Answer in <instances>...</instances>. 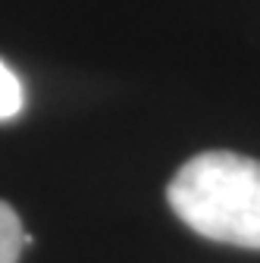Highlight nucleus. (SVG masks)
Segmentation results:
<instances>
[{"instance_id": "nucleus-2", "label": "nucleus", "mask_w": 260, "mask_h": 263, "mask_svg": "<svg viewBox=\"0 0 260 263\" xmlns=\"http://www.w3.org/2000/svg\"><path fill=\"white\" fill-rule=\"evenodd\" d=\"M31 235L22 232V222L10 204L0 201V263H16L22 254V245H28Z\"/></svg>"}, {"instance_id": "nucleus-1", "label": "nucleus", "mask_w": 260, "mask_h": 263, "mask_svg": "<svg viewBox=\"0 0 260 263\" xmlns=\"http://www.w3.org/2000/svg\"><path fill=\"white\" fill-rule=\"evenodd\" d=\"M166 201L191 232L260 251V160L204 151L179 166Z\"/></svg>"}, {"instance_id": "nucleus-3", "label": "nucleus", "mask_w": 260, "mask_h": 263, "mask_svg": "<svg viewBox=\"0 0 260 263\" xmlns=\"http://www.w3.org/2000/svg\"><path fill=\"white\" fill-rule=\"evenodd\" d=\"M25 107V91L22 82L13 76V69L0 60V122H7L13 116H19Z\"/></svg>"}]
</instances>
